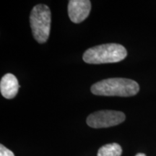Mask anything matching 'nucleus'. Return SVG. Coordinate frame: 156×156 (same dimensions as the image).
I'll use <instances>...</instances> for the list:
<instances>
[{
    "label": "nucleus",
    "instance_id": "1a4fd4ad",
    "mask_svg": "<svg viewBox=\"0 0 156 156\" xmlns=\"http://www.w3.org/2000/svg\"><path fill=\"white\" fill-rule=\"evenodd\" d=\"M135 156H146V155L144 153H137Z\"/></svg>",
    "mask_w": 156,
    "mask_h": 156
},
{
    "label": "nucleus",
    "instance_id": "6e6552de",
    "mask_svg": "<svg viewBox=\"0 0 156 156\" xmlns=\"http://www.w3.org/2000/svg\"><path fill=\"white\" fill-rule=\"evenodd\" d=\"M0 156H15L10 150L7 149L2 144L0 145Z\"/></svg>",
    "mask_w": 156,
    "mask_h": 156
},
{
    "label": "nucleus",
    "instance_id": "f257e3e1",
    "mask_svg": "<svg viewBox=\"0 0 156 156\" xmlns=\"http://www.w3.org/2000/svg\"><path fill=\"white\" fill-rule=\"evenodd\" d=\"M93 94L103 96H134L139 92L138 83L127 78H109L93 84L90 88Z\"/></svg>",
    "mask_w": 156,
    "mask_h": 156
},
{
    "label": "nucleus",
    "instance_id": "423d86ee",
    "mask_svg": "<svg viewBox=\"0 0 156 156\" xmlns=\"http://www.w3.org/2000/svg\"><path fill=\"white\" fill-rule=\"evenodd\" d=\"M19 88L18 81L12 74H6L2 78L0 82V91L5 98L12 99L15 98L18 93Z\"/></svg>",
    "mask_w": 156,
    "mask_h": 156
},
{
    "label": "nucleus",
    "instance_id": "39448f33",
    "mask_svg": "<svg viewBox=\"0 0 156 156\" xmlns=\"http://www.w3.org/2000/svg\"><path fill=\"white\" fill-rule=\"evenodd\" d=\"M91 2L88 0H70L68 4V15L72 22L80 23L88 17Z\"/></svg>",
    "mask_w": 156,
    "mask_h": 156
},
{
    "label": "nucleus",
    "instance_id": "7ed1b4c3",
    "mask_svg": "<svg viewBox=\"0 0 156 156\" xmlns=\"http://www.w3.org/2000/svg\"><path fill=\"white\" fill-rule=\"evenodd\" d=\"M30 28L34 38L39 44L47 41L51 30V11L47 5L40 4L33 8L30 16Z\"/></svg>",
    "mask_w": 156,
    "mask_h": 156
},
{
    "label": "nucleus",
    "instance_id": "0eeeda50",
    "mask_svg": "<svg viewBox=\"0 0 156 156\" xmlns=\"http://www.w3.org/2000/svg\"><path fill=\"white\" fill-rule=\"evenodd\" d=\"M122 147L117 143H111L103 145L98 150L97 156H121Z\"/></svg>",
    "mask_w": 156,
    "mask_h": 156
},
{
    "label": "nucleus",
    "instance_id": "f03ea898",
    "mask_svg": "<svg viewBox=\"0 0 156 156\" xmlns=\"http://www.w3.org/2000/svg\"><path fill=\"white\" fill-rule=\"evenodd\" d=\"M127 51L121 44H106L90 48L85 51L83 58L87 64L116 63L126 57Z\"/></svg>",
    "mask_w": 156,
    "mask_h": 156
},
{
    "label": "nucleus",
    "instance_id": "20e7f679",
    "mask_svg": "<svg viewBox=\"0 0 156 156\" xmlns=\"http://www.w3.org/2000/svg\"><path fill=\"white\" fill-rule=\"evenodd\" d=\"M125 118V114L122 112L103 110L90 114L86 122L92 128H106L118 125L124 122Z\"/></svg>",
    "mask_w": 156,
    "mask_h": 156
}]
</instances>
